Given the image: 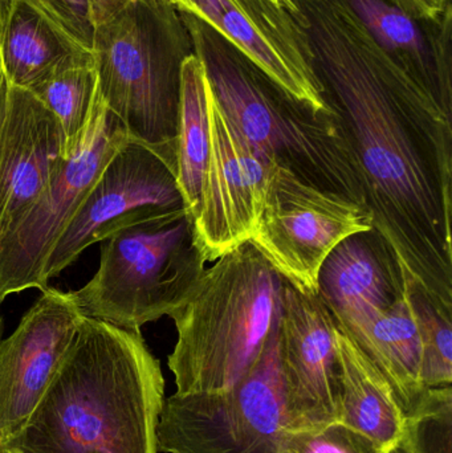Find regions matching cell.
<instances>
[{
  "label": "cell",
  "mask_w": 452,
  "mask_h": 453,
  "mask_svg": "<svg viewBox=\"0 0 452 453\" xmlns=\"http://www.w3.org/2000/svg\"><path fill=\"white\" fill-rule=\"evenodd\" d=\"M313 73L410 289L452 314V117L334 0H294Z\"/></svg>",
  "instance_id": "6da1fadb"
},
{
  "label": "cell",
  "mask_w": 452,
  "mask_h": 453,
  "mask_svg": "<svg viewBox=\"0 0 452 453\" xmlns=\"http://www.w3.org/2000/svg\"><path fill=\"white\" fill-rule=\"evenodd\" d=\"M161 364L141 332L84 317L39 406L7 447L21 453H159Z\"/></svg>",
  "instance_id": "7a4b0ae2"
},
{
  "label": "cell",
  "mask_w": 452,
  "mask_h": 453,
  "mask_svg": "<svg viewBox=\"0 0 452 453\" xmlns=\"http://www.w3.org/2000/svg\"><path fill=\"white\" fill-rule=\"evenodd\" d=\"M180 13L212 96L246 142L304 182L366 206L355 158L336 114L295 97L209 24L191 13Z\"/></svg>",
  "instance_id": "3957f363"
},
{
  "label": "cell",
  "mask_w": 452,
  "mask_h": 453,
  "mask_svg": "<svg viewBox=\"0 0 452 453\" xmlns=\"http://www.w3.org/2000/svg\"><path fill=\"white\" fill-rule=\"evenodd\" d=\"M283 288L249 240L204 269L169 314L178 338L167 365L177 393L228 390L246 377L280 324Z\"/></svg>",
  "instance_id": "277c9868"
},
{
  "label": "cell",
  "mask_w": 452,
  "mask_h": 453,
  "mask_svg": "<svg viewBox=\"0 0 452 453\" xmlns=\"http://www.w3.org/2000/svg\"><path fill=\"white\" fill-rule=\"evenodd\" d=\"M193 39L172 0H130L95 27L98 92L130 140L161 154L177 174L185 61Z\"/></svg>",
  "instance_id": "5b68a950"
},
{
  "label": "cell",
  "mask_w": 452,
  "mask_h": 453,
  "mask_svg": "<svg viewBox=\"0 0 452 453\" xmlns=\"http://www.w3.org/2000/svg\"><path fill=\"white\" fill-rule=\"evenodd\" d=\"M100 242L97 273L69 296L82 316L121 329L140 332L169 316L206 269L185 206L122 226Z\"/></svg>",
  "instance_id": "8992f818"
},
{
  "label": "cell",
  "mask_w": 452,
  "mask_h": 453,
  "mask_svg": "<svg viewBox=\"0 0 452 453\" xmlns=\"http://www.w3.org/2000/svg\"><path fill=\"white\" fill-rule=\"evenodd\" d=\"M286 431L278 326L233 388L165 399L157 441L162 453H283Z\"/></svg>",
  "instance_id": "52a82bcc"
},
{
  "label": "cell",
  "mask_w": 452,
  "mask_h": 453,
  "mask_svg": "<svg viewBox=\"0 0 452 453\" xmlns=\"http://www.w3.org/2000/svg\"><path fill=\"white\" fill-rule=\"evenodd\" d=\"M129 138L100 92L81 142L48 188L0 239V303L13 293L48 287L44 266L58 237L119 146Z\"/></svg>",
  "instance_id": "ba28073f"
},
{
  "label": "cell",
  "mask_w": 452,
  "mask_h": 453,
  "mask_svg": "<svg viewBox=\"0 0 452 453\" xmlns=\"http://www.w3.org/2000/svg\"><path fill=\"white\" fill-rule=\"evenodd\" d=\"M371 228L368 207L272 164L264 207L249 242L284 280L318 292V271L329 253L350 234Z\"/></svg>",
  "instance_id": "9c48e42d"
},
{
  "label": "cell",
  "mask_w": 452,
  "mask_h": 453,
  "mask_svg": "<svg viewBox=\"0 0 452 453\" xmlns=\"http://www.w3.org/2000/svg\"><path fill=\"white\" fill-rule=\"evenodd\" d=\"M182 206L174 167L153 149L127 138L58 237L44 266L45 281L117 229Z\"/></svg>",
  "instance_id": "30bf717a"
},
{
  "label": "cell",
  "mask_w": 452,
  "mask_h": 453,
  "mask_svg": "<svg viewBox=\"0 0 452 453\" xmlns=\"http://www.w3.org/2000/svg\"><path fill=\"white\" fill-rule=\"evenodd\" d=\"M336 332L318 293L284 280L279 361L288 433H318L340 420Z\"/></svg>",
  "instance_id": "8fae6325"
},
{
  "label": "cell",
  "mask_w": 452,
  "mask_h": 453,
  "mask_svg": "<svg viewBox=\"0 0 452 453\" xmlns=\"http://www.w3.org/2000/svg\"><path fill=\"white\" fill-rule=\"evenodd\" d=\"M209 114V157L194 215L206 263L251 239L264 207L272 166L241 137L211 90Z\"/></svg>",
  "instance_id": "7c38bea8"
},
{
  "label": "cell",
  "mask_w": 452,
  "mask_h": 453,
  "mask_svg": "<svg viewBox=\"0 0 452 453\" xmlns=\"http://www.w3.org/2000/svg\"><path fill=\"white\" fill-rule=\"evenodd\" d=\"M42 292L0 343V447L10 446L26 427L84 319L69 293L48 287Z\"/></svg>",
  "instance_id": "4fadbf2b"
},
{
  "label": "cell",
  "mask_w": 452,
  "mask_h": 453,
  "mask_svg": "<svg viewBox=\"0 0 452 453\" xmlns=\"http://www.w3.org/2000/svg\"><path fill=\"white\" fill-rule=\"evenodd\" d=\"M209 24L292 96L331 111L295 16L271 0H172Z\"/></svg>",
  "instance_id": "5bb4252c"
},
{
  "label": "cell",
  "mask_w": 452,
  "mask_h": 453,
  "mask_svg": "<svg viewBox=\"0 0 452 453\" xmlns=\"http://www.w3.org/2000/svg\"><path fill=\"white\" fill-rule=\"evenodd\" d=\"M382 55L452 117V12L419 15L402 0H334Z\"/></svg>",
  "instance_id": "9a60e30c"
},
{
  "label": "cell",
  "mask_w": 452,
  "mask_h": 453,
  "mask_svg": "<svg viewBox=\"0 0 452 453\" xmlns=\"http://www.w3.org/2000/svg\"><path fill=\"white\" fill-rule=\"evenodd\" d=\"M65 159L58 119L29 90L10 85L0 127V239L42 196Z\"/></svg>",
  "instance_id": "2e32d148"
},
{
  "label": "cell",
  "mask_w": 452,
  "mask_h": 453,
  "mask_svg": "<svg viewBox=\"0 0 452 453\" xmlns=\"http://www.w3.org/2000/svg\"><path fill=\"white\" fill-rule=\"evenodd\" d=\"M406 285L395 252L374 226L337 244L318 276V296L342 327L376 317L402 295Z\"/></svg>",
  "instance_id": "e0dca14e"
},
{
  "label": "cell",
  "mask_w": 452,
  "mask_h": 453,
  "mask_svg": "<svg viewBox=\"0 0 452 453\" xmlns=\"http://www.w3.org/2000/svg\"><path fill=\"white\" fill-rule=\"evenodd\" d=\"M339 361V422L365 434L384 447L395 449L402 439L405 412L387 378L337 324Z\"/></svg>",
  "instance_id": "ac0fdd59"
},
{
  "label": "cell",
  "mask_w": 452,
  "mask_h": 453,
  "mask_svg": "<svg viewBox=\"0 0 452 453\" xmlns=\"http://www.w3.org/2000/svg\"><path fill=\"white\" fill-rule=\"evenodd\" d=\"M342 329L384 374L401 409L408 412L426 390L421 380V341L409 285L389 308Z\"/></svg>",
  "instance_id": "d6986e66"
},
{
  "label": "cell",
  "mask_w": 452,
  "mask_h": 453,
  "mask_svg": "<svg viewBox=\"0 0 452 453\" xmlns=\"http://www.w3.org/2000/svg\"><path fill=\"white\" fill-rule=\"evenodd\" d=\"M28 0H12L0 32V63L12 87L29 89L61 66L90 55Z\"/></svg>",
  "instance_id": "ffe728a7"
},
{
  "label": "cell",
  "mask_w": 452,
  "mask_h": 453,
  "mask_svg": "<svg viewBox=\"0 0 452 453\" xmlns=\"http://www.w3.org/2000/svg\"><path fill=\"white\" fill-rule=\"evenodd\" d=\"M210 87L194 53L183 64L177 135V183L186 209L195 215L210 150Z\"/></svg>",
  "instance_id": "44dd1931"
},
{
  "label": "cell",
  "mask_w": 452,
  "mask_h": 453,
  "mask_svg": "<svg viewBox=\"0 0 452 453\" xmlns=\"http://www.w3.org/2000/svg\"><path fill=\"white\" fill-rule=\"evenodd\" d=\"M27 90L60 122L68 158L84 137L97 97L98 79L92 53L61 66Z\"/></svg>",
  "instance_id": "7402d4cb"
},
{
  "label": "cell",
  "mask_w": 452,
  "mask_h": 453,
  "mask_svg": "<svg viewBox=\"0 0 452 453\" xmlns=\"http://www.w3.org/2000/svg\"><path fill=\"white\" fill-rule=\"evenodd\" d=\"M406 453H452V388H426L405 412L402 439Z\"/></svg>",
  "instance_id": "603a6c76"
},
{
  "label": "cell",
  "mask_w": 452,
  "mask_h": 453,
  "mask_svg": "<svg viewBox=\"0 0 452 453\" xmlns=\"http://www.w3.org/2000/svg\"><path fill=\"white\" fill-rule=\"evenodd\" d=\"M421 341V380L425 388L452 385V314L435 308L429 298L410 289Z\"/></svg>",
  "instance_id": "cb8c5ba5"
},
{
  "label": "cell",
  "mask_w": 452,
  "mask_h": 453,
  "mask_svg": "<svg viewBox=\"0 0 452 453\" xmlns=\"http://www.w3.org/2000/svg\"><path fill=\"white\" fill-rule=\"evenodd\" d=\"M286 453H390L365 434L341 422L332 423L318 433L283 435Z\"/></svg>",
  "instance_id": "d4e9b609"
},
{
  "label": "cell",
  "mask_w": 452,
  "mask_h": 453,
  "mask_svg": "<svg viewBox=\"0 0 452 453\" xmlns=\"http://www.w3.org/2000/svg\"><path fill=\"white\" fill-rule=\"evenodd\" d=\"M64 34L92 52L95 19L90 0H28Z\"/></svg>",
  "instance_id": "484cf974"
},
{
  "label": "cell",
  "mask_w": 452,
  "mask_h": 453,
  "mask_svg": "<svg viewBox=\"0 0 452 453\" xmlns=\"http://www.w3.org/2000/svg\"><path fill=\"white\" fill-rule=\"evenodd\" d=\"M411 11L430 18H441L452 12V0H402Z\"/></svg>",
  "instance_id": "4316f807"
},
{
  "label": "cell",
  "mask_w": 452,
  "mask_h": 453,
  "mask_svg": "<svg viewBox=\"0 0 452 453\" xmlns=\"http://www.w3.org/2000/svg\"><path fill=\"white\" fill-rule=\"evenodd\" d=\"M130 0H90L93 8V19L95 27L98 23L108 20L114 13L119 12Z\"/></svg>",
  "instance_id": "83f0119b"
},
{
  "label": "cell",
  "mask_w": 452,
  "mask_h": 453,
  "mask_svg": "<svg viewBox=\"0 0 452 453\" xmlns=\"http://www.w3.org/2000/svg\"><path fill=\"white\" fill-rule=\"evenodd\" d=\"M8 92H10V82H8L3 68H0V127L4 119L5 109H7Z\"/></svg>",
  "instance_id": "f1b7e54d"
},
{
  "label": "cell",
  "mask_w": 452,
  "mask_h": 453,
  "mask_svg": "<svg viewBox=\"0 0 452 453\" xmlns=\"http://www.w3.org/2000/svg\"><path fill=\"white\" fill-rule=\"evenodd\" d=\"M11 5H12V0H0V32L10 15Z\"/></svg>",
  "instance_id": "f546056e"
},
{
  "label": "cell",
  "mask_w": 452,
  "mask_h": 453,
  "mask_svg": "<svg viewBox=\"0 0 452 453\" xmlns=\"http://www.w3.org/2000/svg\"><path fill=\"white\" fill-rule=\"evenodd\" d=\"M271 2L275 3V4L284 8V10L289 11V12H294L296 10V4H295L294 0H271Z\"/></svg>",
  "instance_id": "4dcf8cb0"
},
{
  "label": "cell",
  "mask_w": 452,
  "mask_h": 453,
  "mask_svg": "<svg viewBox=\"0 0 452 453\" xmlns=\"http://www.w3.org/2000/svg\"><path fill=\"white\" fill-rule=\"evenodd\" d=\"M0 453H21V452L16 451V449H7V447H0Z\"/></svg>",
  "instance_id": "1f68e13d"
},
{
  "label": "cell",
  "mask_w": 452,
  "mask_h": 453,
  "mask_svg": "<svg viewBox=\"0 0 452 453\" xmlns=\"http://www.w3.org/2000/svg\"><path fill=\"white\" fill-rule=\"evenodd\" d=\"M3 327H4V324H3V317L0 316V343H2V337H3Z\"/></svg>",
  "instance_id": "d6a6232c"
},
{
  "label": "cell",
  "mask_w": 452,
  "mask_h": 453,
  "mask_svg": "<svg viewBox=\"0 0 452 453\" xmlns=\"http://www.w3.org/2000/svg\"><path fill=\"white\" fill-rule=\"evenodd\" d=\"M390 453H406V452L403 451L402 449H400V447H395V449H392V451H390Z\"/></svg>",
  "instance_id": "836d02e7"
},
{
  "label": "cell",
  "mask_w": 452,
  "mask_h": 453,
  "mask_svg": "<svg viewBox=\"0 0 452 453\" xmlns=\"http://www.w3.org/2000/svg\"><path fill=\"white\" fill-rule=\"evenodd\" d=\"M0 68H2V63H0Z\"/></svg>",
  "instance_id": "e575fe53"
},
{
  "label": "cell",
  "mask_w": 452,
  "mask_h": 453,
  "mask_svg": "<svg viewBox=\"0 0 452 453\" xmlns=\"http://www.w3.org/2000/svg\"><path fill=\"white\" fill-rule=\"evenodd\" d=\"M283 453H286V452H283Z\"/></svg>",
  "instance_id": "d590c367"
}]
</instances>
